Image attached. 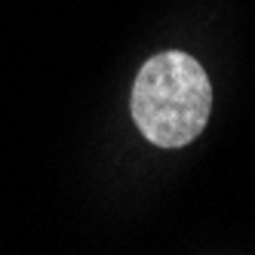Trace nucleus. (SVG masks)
Returning <instances> with one entry per match:
<instances>
[{"instance_id":"nucleus-1","label":"nucleus","mask_w":255,"mask_h":255,"mask_svg":"<svg viewBox=\"0 0 255 255\" xmlns=\"http://www.w3.org/2000/svg\"><path fill=\"white\" fill-rule=\"evenodd\" d=\"M138 132L157 148H185L209 123L212 83L188 52H157L141 65L129 102Z\"/></svg>"}]
</instances>
